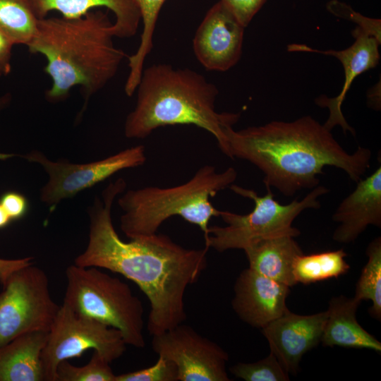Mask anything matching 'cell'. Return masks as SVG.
<instances>
[{
	"label": "cell",
	"mask_w": 381,
	"mask_h": 381,
	"mask_svg": "<svg viewBox=\"0 0 381 381\" xmlns=\"http://www.w3.org/2000/svg\"><path fill=\"white\" fill-rule=\"evenodd\" d=\"M356 183L332 215L339 223L332 235L338 243L353 242L370 225L381 227V167Z\"/></svg>",
	"instance_id": "cell-16"
},
{
	"label": "cell",
	"mask_w": 381,
	"mask_h": 381,
	"mask_svg": "<svg viewBox=\"0 0 381 381\" xmlns=\"http://www.w3.org/2000/svg\"><path fill=\"white\" fill-rule=\"evenodd\" d=\"M64 304L121 333L126 344L143 348V306L130 286L98 267L70 265Z\"/></svg>",
	"instance_id": "cell-6"
},
{
	"label": "cell",
	"mask_w": 381,
	"mask_h": 381,
	"mask_svg": "<svg viewBox=\"0 0 381 381\" xmlns=\"http://www.w3.org/2000/svg\"><path fill=\"white\" fill-rule=\"evenodd\" d=\"M37 21L30 0H0V27L15 44L27 45L30 42Z\"/></svg>",
	"instance_id": "cell-24"
},
{
	"label": "cell",
	"mask_w": 381,
	"mask_h": 381,
	"mask_svg": "<svg viewBox=\"0 0 381 381\" xmlns=\"http://www.w3.org/2000/svg\"><path fill=\"white\" fill-rule=\"evenodd\" d=\"M243 250L250 269L289 287L296 284L293 264L303 251L294 237L282 235L260 239Z\"/></svg>",
	"instance_id": "cell-19"
},
{
	"label": "cell",
	"mask_w": 381,
	"mask_h": 381,
	"mask_svg": "<svg viewBox=\"0 0 381 381\" xmlns=\"http://www.w3.org/2000/svg\"><path fill=\"white\" fill-rule=\"evenodd\" d=\"M153 351L175 363L178 381H229V355L219 345L182 323L152 335Z\"/></svg>",
	"instance_id": "cell-11"
},
{
	"label": "cell",
	"mask_w": 381,
	"mask_h": 381,
	"mask_svg": "<svg viewBox=\"0 0 381 381\" xmlns=\"http://www.w3.org/2000/svg\"><path fill=\"white\" fill-rule=\"evenodd\" d=\"M139 8L143 31L139 46L134 54L128 56L129 73L124 90L131 97L140 82L144 63L153 47V35L159 11L167 0H133Z\"/></svg>",
	"instance_id": "cell-21"
},
{
	"label": "cell",
	"mask_w": 381,
	"mask_h": 381,
	"mask_svg": "<svg viewBox=\"0 0 381 381\" xmlns=\"http://www.w3.org/2000/svg\"><path fill=\"white\" fill-rule=\"evenodd\" d=\"M244 27L219 1L207 12L193 40L194 54L208 71H226L242 54Z\"/></svg>",
	"instance_id": "cell-12"
},
{
	"label": "cell",
	"mask_w": 381,
	"mask_h": 381,
	"mask_svg": "<svg viewBox=\"0 0 381 381\" xmlns=\"http://www.w3.org/2000/svg\"><path fill=\"white\" fill-rule=\"evenodd\" d=\"M352 35L355 42L351 47L344 50L321 51L300 44H289L287 50L322 54L334 56L341 61L344 67L345 80L339 94L333 98L321 95L315 99V103L329 110V117L323 124L326 128L331 131L335 126L339 125L344 133L350 131L355 135L354 129L346 122L341 112V104L353 80L360 74L378 64L380 60L378 46L380 42L375 37L369 36L359 27H356L352 31Z\"/></svg>",
	"instance_id": "cell-14"
},
{
	"label": "cell",
	"mask_w": 381,
	"mask_h": 381,
	"mask_svg": "<svg viewBox=\"0 0 381 381\" xmlns=\"http://www.w3.org/2000/svg\"><path fill=\"white\" fill-rule=\"evenodd\" d=\"M244 27H247L267 0H219Z\"/></svg>",
	"instance_id": "cell-29"
},
{
	"label": "cell",
	"mask_w": 381,
	"mask_h": 381,
	"mask_svg": "<svg viewBox=\"0 0 381 381\" xmlns=\"http://www.w3.org/2000/svg\"><path fill=\"white\" fill-rule=\"evenodd\" d=\"M361 302L343 295L329 301L327 316L320 342L324 346L366 349L381 352V343L363 328L356 320Z\"/></svg>",
	"instance_id": "cell-18"
},
{
	"label": "cell",
	"mask_w": 381,
	"mask_h": 381,
	"mask_svg": "<svg viewBox=\"0 0 381 381\" xmlns=\"http://www.w3.org/2000/svg\"><path fill=\"white\" fill-rule=\"evenodd\" d=\"M116 381H178V369L174 362L159 356L153 365L116 375Z\"/></svg>",
	"instance_id": "cell-27"
},
{
	"label": "cell",
	"mask_w": 381,
	"mask_h": 381,
	"mask_svg": "<svg viewBox=\"0 0 381 381\" xmlns=\"http://www.w3.org/2000/svg\"><path fill=\"white\" fill-rule=\"evenodd\" d=\"M235 377L246 381H287L289 374L275 356L270 353L253 363H238L229 368Z\"/></svg>",
	"instance_id": "cell-26"
},
{
	"label": "cell",
	"mask_w": 381,
	"mask_h": 381,
	"mask_svg": "<svg viewBox=\"0 0 381 381\" xmlns=\"http://www.w3.org/2000/svg\"><path fill=\"white\" fill-rule=\"evenodd\" d=\"M38 19L57 11L61 17L78 18L97 8H105L114 16L113 28L115 37L129 38L138 29L141 16L133 0H30Z\"/></svg>",
	"instance_id": "cell-17"
},
{
	"label": "cell",
	"mask_w": 381,
	"mask_h": 381,
	"mask_svg": "<svg viewBox=\"0 0 381 381\" xmlns=\"http://www.w3.org/2000/svg\"><path fill=\"white\" fill-rule=\"evenodd\" d=\"M114 37L113 22L102 11H91L78 18L38 19L26 46L30 53L42 54L47 60L44 71L52 80L47 99L65 100L78 86L85 99L81 116L90 97L115 76L126 56L114 45Z\"/></svg>",
	"instance_id": "cell-3"
},
{
	"label": "cell",
	"mask_w": 381,
	"mask_h": 381,
	"mask_svg": "<svg viewBox=\"0 0 381 381\" xmlns=\"http://www.w3.org/2000/svg\"><path fill=\"white\" fill-rule=\"evenodd\" d=\"M229 188L235 193L250 199L254 202L252 212L239 214L229 211H221L219 217L226 224L225 226H209L205 246L218 252L231 249H242L256 241L289 235L296 237L299 229L292 226L294 219L305 210L320 207L319 198L329 192L326 187L318 185L311 189L302 200H294L287 205H282L274 200L270 188L267 193L259 195L252 189L235 184Z\"/></svg>",
	"instance_id": "cell-7"
},
{
	"label": "cell",
	"mask_w": 381,
	"mask_h": 381,
	"mask_svg": "<svg viewBox=\"0 0 381 381\" xmlns=\"http://www.w3.org/2000/svg\"><path fill=\"white\" fill-rule=\"evenodd\" d=\"M126 345L117 329L80 315L63 303L41 353L44 380L56 381L59 363L80 357L90 349L97 351L111 363L123 354Z\"/></svg>",
	"instance_id": "cell-9"
},
{
	"label": "cell",
	"mask_w": 381,
	"mask_h": 381,
	"mask_svg": "<svg viewBox=\"0 0 381 381\" xmlns=\"http://www.w3.org/2000/svg\"><path fill=\"white\" fill-rule=\"evenodd\" d=\"M48 332L25 333L0 346V381H45L41 353Z\"/></svg>",
	"instance_id": "cell-20"
},
{
	"label": "cell",
	"mask_w": 381,
	"mask_h": 381,
	"mask_svg": "<svg viewBox=\"0 0 381 381\" xmlns=\"http://www.w3.org/2000/svg\"><path fill=\"white\" fill-rule=\"evenodd\" d=\"M327 316V310L298 315L288 309L262 328L270 352L289 374L296 375L303 356L320 342Z\"/></svg>",
	"instance_id": "cell-13"
},
{
	"label": "cell",
	"mask_w": 381,
	"mask_h": 381,
	"mask_svg": "<svg viewBox=\"0 0 381 381\" xmlns=\"http://www.w3.org/2000/svg\"><path fill=\"white\" fill-rule=\"evenodd\" d=\"M0 204L11 221L24 217L29 208L28 201L23 194L16 191H8L0 198Z\"/></svg>",
	"instance_id": "cell-30"
},
{
	"label": "cell",
	"mask_w": 381,
	"mask_h": 381,
	"mask_svg": "<svg viewBox=\"0 0 381 381\" xmlns=\"http://www.w3.org/2000/svg\"><path fill=\"white\" fill-rule=\"evenodd\" d=\"M11 222V218L0 204V229L7 226Z\"/></svg>",
	"instance_id": "cell-33"
},
{
	"label": "cell",
	"mask_w": 381,
	"mask_h": 381,
	"mask_svg": "<svg viewBox=\"0 0 381 381\" xmlns=\"http://www.w3.org/2000/svg\"><path fill=\"white\" fill-rule=\"evenodd\" d=\"M228 155L247 160L262 171L265 187L291 197L320 183L326 166L343 170L357 182L370 167V150L358 146L348 153L331 131L310 116L293 121H274L235 131L224 128Z\"/></svg>",
	"instance_id": "cell-2"
},
{
	"label": "cell",
	"mask_w": 381,
	"mask_h": 381,
	"mask_svg": "<svg viewBox=\"0 0 381 381\" xmlns=\"http://www.w3.org/2000/svg\"><path fill=\"white\" fill-rule=\"evenodd\" d=\"M368 104L371 108L378 110L380 109V87H374L368 94Z\"/></svg>",
	"instance_id": "cell-32"
},
{
	"label": "cell",
	"mask_w": 381,
	"mask_h": 381,
	"mask_svg": "<svg viewBox=\"0 0 381 381\" xmlns=\"http://www.w3.org/2000/svg\"><path fill=\"white\" fill-rule=\"evenodd\" d=\"M136 90L135 107L125 121L126 138L143 139L162 126L194 125L211 133L228 155L224 129L233 126L240 114L216 111L219 91L202 75L189 68L153 64L143 69Z\"/></svg>",
	"instance_id": "cell-4"
},
{
	"label": "cell",
	"mask_w": 381,
	"mask_h": 381,
	"mask_svg": "<svg viewBox=\"0 0 381 381\" xmlns=\"http://www.w3.org/2000/svg\"><path fill=\"white\" fill-rule=\"evenodd\" d=\"M126 188L123 178L110 182L88 209L87 246L74 260L119 273L135 282L150 302L147 329L159 334L186 319L184 296L207 267L208 248L188 249L169 236L155 234L123 241L111 219L112 205Z\"/></svg>",
	"instance_id": "cell-1"
},
{
	"label": "cell",
	"mask_w": 381,
	"mask_h": 381,
	"mask_svg": "<svg viewBox=\"0 0 381 381\" xmlns=\"http://www.w3.org/2000/svg\"><path fill=\"white\" fill-rule=\"evenodd\" d=\"M234 290L231 306L234 312L253 327L263 328L288 310L286 300L290 287L249 267L240 273Z\"/></svg>",
	"instance_id": "cell-15"
},
{
	"label": "cell",
	"mask_w": 381,
	"mask_h": 381,
	"mask_svg": "<svg viewBox=\"0 0 381 381\" xmlns=\"http://www.w3.org/2000/svg\"><path fill=\"white\" fill-rule=\"evenodd\" d=\"M11 101V95L10 93L0 96V112L9 105Z\"/></svg>",
	"instance_id": "cell-34"
},
{
	"label": "cell",
	"mask_w": 381,
	"mask_h": 381,
	"mask_svg": "<svg viewBox=\"0 0 381 381\" xmlns=\"http://www.w3.org/2000/svg\"><path fill=\"white\" fill-rule=\"evenodd\" d=\"M236 178L237 171L233 167L218 172L215 167L205 165L187 182L176 186L128 190L118 199L123 212L121 229L130 239L148 236L157 234L167 219L178 215L198 226L205 240L210 220L219 217L221 212L210 199L229 188Z\"/></svg>",
	"instance_id": "cell-5"
},
{
	"label": "cell",
	"mask_w": 381,
	"mask_h": 381,
	"mask_svg": "<svg viewBox=\"0 0 381 381\" xmlns=\"http://www.w3.org/2000/svg\"><path fill=\"white\" fill-rule=\"evenodd\" d=\"M116 377L110 363L97 351L85 365L75 366L65 360L56 369V381H116Z\"/></svg>",
	"instance_id": "cell-25"
},
{
	"label": "cell",
	"mask_w": 381,
	"mask_h": 381,
	"mask_svg": "<svg viewBox=\"0 0 381 381\" xmlns=\"http://www.w3.org/2000/svg\"><path fill=\"white\" fill-rule=\"evenodd\" d=\"M1 284L0 346L25 333L49 330L61 306L51 296L44 270L27 258Z\"/></svg>",
	"instance_id": "cell-8"
},
{
	"label": "cell",
	"mask_w": 381,
	"mask_h": 381,
	"mask_svg": "<svg viewBox=\"0 0 381 381\" xmlns=\"http://www.w3.org/2000/svg\"><path fill=\"white\" fill-rule=\"evenodd\" d=\"M343 250L298 255L293 264V275L298 283L308 284L337 278L350 269Z\"/></svg>",
	"instance_id": "cell-22"
},
{
	"label": "cell",
	"mask_w": 381,
	"mask_h": 381,
	"mask_svg": "<svg viewBox=\"0 0 381 381\" xmlns=\"http://www.w3.org/2000/svg\"><path fill=\"white\" fill-rule=\"evenodd\" d=\"M327 9L332 14L356 23L369 36L381 42L380 19L365 17L355 11L349 5L338 0H331L327 4Z\"/></svg>",
	"instance_id": "cell-28"
},
{
	"label": "cell",
	"mask_w": 381,
	"mask_h": 381,
	"mask_svg": "<svg viewBox=\"0 0 381 381\" xmlns=\"http://www.w3.org/2000/svg\"><path fill=\"white\" fill-rule=\"evenodd\" d=\"M15 44L12 38L0 27V77L11 71V51Z\"/></svg>",
	"instance_id": "cell-31"
},
{
	"label": "cell",
	"mask_w": 381,
	"mask_h": 381,
	"mask_svg": "<svg viewBox=\"0 0 381 381\" xmlns=\"http://www.w3.org/2000/svg\"><path fill=\"white\" fill-rule=\"evenodd\" d=\"M368 262L363 267L356 284L354 298L362 301H371L369 308L370 315L377 320L381 318V237H376L368 246Z\"/></svg>",
	"instance_id": "cell-23"
},
{
	"label": "cell",
	"mask_w": 381,
	"mask_h": 381,
	"mask_svg": "<svg viewBox=\"0 0 381 381\" xmlns=\"http://www.w3.org/2000/svg\"><path fill=\"white\" fill-rule=\"evenodd\" d=\"M12 157H20L44 168L49 180L41 189L40 200L52 210L62 200L73 197L122 169L140 166L146 161L145 149L142 145L85 164H74L66 159L54 162L38 150L24 155L0 153V159Z\"/></svg>",
	"instance_id": "cell-10"
}]
</instances>
